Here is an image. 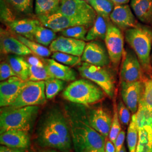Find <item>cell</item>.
I'll list each match as a JSON object with an SVG mask.
<instances>
[{"label":"cell","instance_id":"obj_23","mask_svg":"<svg viewBox=\"0 0 152 152\" xmlns=\"http://www.w3.org/2000/svg\"><path fill=\"white\" fill-rule=\"evenodd\" d=\"M131 7L140 22L152 23V0H130Z\"/></svg>","mask_w":152,"mask_h":152},{"label":"cell","instance_id":"obj_36","mask_svg":"<svg viewBox=\"0 0 152 152\" xmlns=\"http://www.w3.org/2000/svg\"><path fill=\"white\" fill-rule=\"evenodd\" d=\"M51 57L53 59L58 61L59 63L70 66L78 64L80 65L81 61V58L80 56L68 54L61 52H53Z\"/></svg>","mask_w":152,"mask_h":152},{"label":"cell","instance_id":"obj_52","mask_svg":"<svg viewBox=\"0 0 152 152\" xmlns=\"http://www.w3.org/2000/svg\"></svg>","mask_w":152,"mask_h":152},{"label":"cell","instance_id":"obj_5","mask_svg":"<svg viewBox=\"0 0 152 152\" xmlns=\"http://www.w3.org/2000/svg\"><path fill=\"white\" fill-rule=\"evenodd\" d=\"M60 11L65 16L78 22L80 26L91 27L97 13L85 0H61Z\"/></svg>","mask_w":152,"mask_h":152},{"label":"cell","instance_id":"obj_14","mask_svg":"<svg viewBox=\"0 0 152 152\" xmlns=\"http://www.w3.org/2000/svg\"><path fill=\"white\" fill-rule=\"evenodd\" d=\"M87 117L92 127L99 133L107 137L109 136L113 118L102 107L87 110Z\"/></svg>","mask_w":152,"mask_h":152},{"label":"cell","instance_id":"obj_42","mask_svg":"<svg viewBox=\"0 0 152 152\" xmlns=\"http://www.w3.org/2000/svg\"><path fill=\"white\" fill-rule=\"evenodd\" d=\"M12 76H16L7 61H3L0 65V80L5 81Z\"/></svg>","mask_w":152,"mask_h":152},{"label":"cell","instance_id":"obj_47","mask_svg":"<svg viewBox=\"0 0 152 152\" xmlns=\"http://www.w3.org/2000/svg\"><path fill=\"white\" fill-rule=\"evenodd\" d=\"M114 2L115 5H123L127 4L130 0H110Z\"/></svg>","mask_w":152,"mask_h":152},{"label":"cell","instance_id":"obj_38","mask_svg":"<svg viewBox=\"0 0 152 152\" xmlns=\"http://www.w3.org/2000/svg\"><path fill=\"white\" fill-rule=\"evenodd\" d=\"M0 6V17L2 23L8 26L16 20V16L6 0H1Z\"/></svg>","mask_w":152,"mask_h":152},{"label":"cell","instance_id":"obj_39","mask_svg":"<svg viewBox=\"0 0 152 152\" xmlns=\"http://www.w3.org/2000/svg\"><path fill=\"white\" fill-rule=\"evenodd\" d=\"M121 131V127L120 125V121L118 114L117 107L116 104L114 103L112 123L108 136L109 139L114 144V145L115 143L117 136H118Z\"/></svg>","mask_w":152,"mask_h":152},{"label":"cell","instance_id":"obj_31","mask_svg":"<svg viewBox=\"0 0 152 152\" xmlns=\"http://www.w3.org/2000/svg\"><path fill=\"white\" fill-rule=\"evenodd\" d=\"M98 15L103 16L107 20L114 9V2L110 0H90L88 1Z\"/></svg>","mask_w":152,"mask_h":152},{"label":"cell","instance_id":"obj_49","mask_svg":"<svg viewBox=\"0 0 152 152\" xmlns=\"http://www.w3.org/2000/svg\"><path fill=\"white\" fill-rule=\"evenodd\" d=\"M41 152H59L58 151H56L55 150H53V149H46V150H44Z\"/></svg>","mask_w":152,"mask_h":152},{"label":"cell","instance_id":"obj_4","mask_svg":"<svg viewBox=\"0 0 152 152\" xmlns=\"http://www.w3.org/2000/svg\"><path fill=\"white\" fill-rule=\"evenodd\" d=\"M125 39L135 53L141 65L145 68L150 66L152 49V30L146 26L137 25L126 30Z\"/></svg>","mask_w":152,"mask_h":152},{"label":"cell","instance_id":"obj_25","mask_svg":"<svg viewBox=\"0 0 152 152\" xmlns=\"http://www.w3.org/2000/svg\"><path fill=\"white\" fill-rule=\"evenodd\" d=\"M7 60L17 77L24 81L29 80V64L23 56L9 55Z\"/></svg>","mask_w":152,"mask_h":152},{"label":"cell","instance_id":"obj_50","mask_svg":"<svg viewBox=\"0 0 152 152\" xmlns=\"http://www.w3.org/2000/svg\"><path fill=\"white\" fill-rule=\"evenodd\" d=\"M120 152H126V147L125 146H123V147L122 148L121 150L120 151Z\"/></svg>","mask_w":152,"mask_h":152},{"label":"cell","instance_id":"obj_29","mask_svg":"<svg viewBox=\"0 0 152 152\" xmlns=\"http://www.w3.org/2000/svg\"><path fill=\"white\" fill-rule=\"evenodd\" d=\"M139 141V129L136 123V113L132 114L127 133V143L129 152H136Z\"/></svg>","mask_w":152,"mask_h":152},{"label":"cell","instance_id":"obj_28","mask_svg":"<svg viewBox=\"0 0 152 152\" xmlns=\"http://www.w3.org/2000/svg\"><path fill=\"white\" fill-rule=\"evenodd\" d=\"M56 38V32L42 25L37 27L34 34V40L46 47L50 46Z\"/></svg>","mask_w":152,"mask_h":152},{"label":"cell","instance_id":"obj_18","mask_svg":"<svg viewBox=\"0 0 152 152\" xmlns=\"http://www.w3.org/2000/svg\"><path fill=\"white\" fill-rule=\"evenodd\" d=\"M0 43L1 51L4 54L27 56L32 54L26 45L2 29L1 30Z\"/></svg>","mask_w":152,"mask_h":152},{"label":"cell","instance_id":"obj_27","mask_svg":"<svg viewBox=\"0 0 152 152\" xmlns=\"http://www.w3.org/2000/svg\"><path fill=\"white\" fill-rule=\"evenodd\" d=\"M136 116L139 130L147 127L152 129V110L147 107L141 99L136 112Z\"/></svg>","mask_w":152,"mask_h":152},{"label":"cell","instance_id":"obj_20","mask_svg":"<svg viewBox=\"0 0 152 152\" xmlns=\"http://www.w3.org/2000/svg\"><path fill=\"white\" fill-rule=\"evenodd\" d=\"M0 142L7 147L27 149L30 145V137L27 131L10 130L1 134Z\"/></svg>","mask_w":152,"mask_h":152},{"label":"cell","instance_id":"obj_46","mask_svg":"<svg viewBox=\"0 0 152 152\" xmlns=\"http://www.w3.org/2000/svg\"><path fill=\"white\" fill-rule=\"evenodd\" d=\"M105 152H115L114 144L109 139L105 140Z\"/></svg>","mask_w":152,"mask_h":152},{"label":"cell","instance_id":"obj_11","mask_svg":"<svg viewBox=\"0 0 152 152\" xmlns=\"http://www.w3.org/2000/svg\"><path fill=\"white\" fill-rule=\"evenodd\" d=\"M81 58L83 62L100 66L108 65L110 62L106 46L96 40L86 44Z\"/></svg>","mask_w":152,"mask_h":152},{"label":"cell","instance_id":"obj_9","mask_svg":"<svg viewBox=\"0 0 152 152\" xmlns=\"http://www.w3.org/2000/svg\"><path fill=\"white\" fill-rule=\"evenodd\" d=\"M104 41L110 62L115 66L118 65L124 51V38L121 29L109 22Z\"/></svg>","mask_w":152,"mask_h":152},{"label":"cell","instance_id":"obj_30","mask_svg":"<svg viewBox=\"0 0 152 152\" xmlns=\"http://www.w3.org/2000/svg\"><path fill=\"white\" fill-rule=\"evenodd\" d=\"M136 152H152V128L139 130V141Z\"/></svg>","mask_w":152,"mask_h":152},{"label":"cell","instance_id":"obj_41","mask_svg":"<svg viewBox=\"0 0 152 152\" xmlns=\"http://www.w3.org/2000/svg\"><path fill=\"white\" fill-rule=\"evenodd\" d=\"M141 100L147 107L152 110V80L144 82V90Z\"/></svg>","mask_w":152,"mask_h":152},{"label":"cell","instance_id":"obj_33","mask_svg":"<svg viewBox=\"0 0 152 152\" xmlns=\"http://www.w3.org/2000/svg\"><path fill=\"white\" fill-rule=\"evenodd\" d=\"M45 94L47 99H52L65 87V81L56 78H51L45 81Z\"/></svg>","mask_w":152,"mask_h":152},{"label":"cell","instance_id":"obj_16","mask_svg":"<svg viewBox=\"0 0 152 152\" xmlns=\"http://www.w3.org/2000/svg\"><path fill=\"white\" fill-rule=\"evenodd\" d=\"M110 19L120 29L127 30L137 25L135 16L130 6L127 4L115 5Z\"/></svg>","mask_w":152,"mask_h":152},{"label":"cell","instance_id":"obj_8","mask_svg":"<svg viewBox=\"0 0 152 152\" xmlns=\"http://www.w3.org/2000/svg\"><path fill=\"white\" fill-rule=\"evenodd\" d=\"M45 82L28 80L18 98L11 104L12 108L42 105L46 103Z\"/></svg>","mask_w":152,"mask_h":152},{"label":"cell","instance_id":"obj_43","mask_svg":"<svg viewBox=\"0 0 152 152\" xmlns=\"http://www.w3.org/2000/svg\"><path fill=\"white\" fill-rule=\"evenodd\" d=\"M125 136H126V134H125V131H121L120 132L118 136H117V138L115 141V143L114 144L115 152H120L122 148L124 146V141L125 140Z\"/></svg>","mask_w":152,"mask_h":152},{"label":"cell","instance_id":"obj_15","mask_svg":"<svg viewBox=\"0 0 152 152\" xmlns=\"http://www.w3.org/2000/svg\"><path fill=\"white\" fill-rule=\"evenodd\" d=\"M85 41L61 36L49 46L51 52H61L81 57L86 46Z\"/></svg>","mask_w":152,"mask_h":152},{"label":"cell","instance_id":"obj_22","mask_svg":"<svg viewBox=\"0 0 152 152\" xmlns=\"http://www.w3.org/2000/svg\"><path fill=\"white\" fill-rule=\"evenodd\" d=\"M44 63L53 77L65 82L76 80L77 73L69 66L60 63L53 59H45Z\"/></svg>","mask_w":152,"mask_h":152},{"label":"cell","instance_id":"obj_35","mask_svg":"<svg viewBox=\"0 0 152 152\" xmlns=\"http://www.w3.org/2000/svg\"><path fill=\"white\" fill-rule=\"evenodd\" d=\"M54 78L50 73L47 66L38 67L29 65V80L32 81H41Z\"/></svg>","mask_w":152,"mask_h":152},{"label":"cell","instance_id":"obj_13","mask_svg":"<svg viewBox=\"0 0 152 152\" xmlns=\"http://www.w3.org/2000/svg\"><path fill=\"white\" fill-rule=\"evenodd\" d=\"M120 76L121 81L132 82L141 81V63L135 53L131 49L126 51L121 68Z\"/></svg>","mask_w":152,"mask_h":152},{"label":"cell","instance_id":"obj_37","mask_svg":"<svg viewBox=\"0 0 152 152\" xmlns=\"http://www.w3.org/2000/svg\"><path fill=\"white\" fill-rule=\"evenodd\" d=\"M88 31V28L85 26H77L68 28L62 31L60 33L63 36L85 41Z\"/></svg>","mask_w":152,"mask_h":152},{"label":"cell","instance_id":"obj_3","mask_svg":"<svg viewBox=\"0 0 152 152\" xmlns=\"http://www.w3.org/2000/svg\"><path fill=\"white\" fill-rule=\"evenodd\" d=\"M103 90L88 80L73 82L62 94L65 100L73 103L88 107L102 101L104 98Z\"/></svg>","mask_w":152,"mask_h":152},{"label":"cell","instance_id":"obj_12","mask_svg":"<svg viewBox=\"0 0 152 152\" xmlns=\"http://www.w3.org/2000/svg\"><path fill=\"white\" fill-rule=\"evenodd\" d=\"M27 82L17 76H12L1 82L0 83L1 107L10 106L18 98Z\"/></svg>","mask_w":152,"mask_h":152},{"label":"cell","instance_id":"obj_21","mask_svg":"<svg viewBox=\"0 0 152 152\" xmlns=\"http://www.w3.org/2000/svg\"><path fill=\"white\" fill-rule=\"evenodd\" d=\"M42 25L38 19L24 18L16 19L7 26L13 32L34 41V34L37 27Z\"/></svg>","mask_w":152,"mask_h":152},{"label":"cell","instance_id":"obj_26","mask_svg":"<svg viewBox=\"0 0 152 152\" xmlns=\"http://www.w3.org/2000/svg\"><path fill=\"white\" fill-rule=\"evenodd\" d=\"M61 0H35L34 12L37 16L46 15L60 11Z\"/></svg>","mask_w":152,"mask_h":152},{"label":"cell","instance_id":"obj_34","mask_svg":"<svg viewBox=\"0 0 152 152\" xmlns=\"http://www.w3.org/2000/svg\"><path fill=\"white\" fill-rule=\"evenodd\" d=\"M6 1L19 14L31 15L33 12L34 0H6Z\"/></svg>","mask_w":152,"mask_h":152},{"label":"cell","instance_id":"obj_24","mask_svg":"<svg viewBox=\"0 0 152 152\" xmlns=\"http://www.w3.org/2000/svg\"><path fill=\"white\" fill-rule=\"evenodd\" d=\"M108 21L103 16L98 15L95 21L87 32L86 41H92L98 39L105 40L108 31Z\"/></svg>","mask_w":152,"mask_h":152},{"label":"cell","instance_id":"obj_32","mask_svg":"<svg viewBox=\"0 0 152 152\" xmlns=\"http://www.w3.org/2000/svg\"><path fill=\"white\" fill-rule=\"evenodd\" d=\"M17 38L22 43L26 45L28 48L32 52V53L42 58H46L50 56L51 51L46 46L38 44L37 42L30 40L20 35H18Z\"/></svg>","mask_w":152,"mask_h":152},{"label":"cell","instance_id":"obj_48","mask_svg":"<svg viewBox=\"0 0 152 152\" xmlns=\"http://www.w3.org/2000/svg\"><path fill=\"white\" fill-rule=\"evenodd\" d=\"M83 152H105V151L98 150V149H90V150H87Z\"/></svg>","mask_w":152,"mask_h":152},{"label":"cell","instance_id":"obj_19","mask_svg":"<svg viewBox=\"0 0 152 152\" xmlns=\"http://www.w3.org/2000/svg\"><path fill=\"white\" fill-rule=\"evenodd\" d=\"M37 139L42 147L58 149L62 152H68L60 136L44 125L39 124L37 130Z\"/></svg>","mask_w":152,"mask_h":152},{"label":"cell","instance_id":"obj_44","mask_svg":"<svg viewBox=\"0 0 152 152\" xmlns=\"http://www.w3.org/2000/svg\"><path fill=\"white\" fill-rule=\"evenodd\" d=\"M28 63L30 65L36 66L38 67H44L45 66V64L40 60L38 57L36 56H30L28 58Z\"/></svg>","mask_w":152,"mask_h":152},{"label":"cell","instance_id":"obj_6","mask_svg":"<svg viewBox=\"0 0 152 152\" xmlns=\"http://www.w3.org/2000/svg\"><path fill=\"white\" fill-rule=\"evenodd\" d=\"M39 123L60 136L68 152L71 151L72 140L70 127L65 113L58 108H52L44 114Z\"/></svg>","mask_w":152,"mask_h":152},{"label":"cell","instance_id":"obj_1","mask_svg":"<svg viewBox=\"0 0 152 152\" xmlns=\"http://www.w3.org/2000/svg\"><path fill=\"white\" fill-rule=\"evenodd\" d=\"M64 109L76 152H83L90 149L105 151L106 137L90 125L85 106L71 103L65 105Z\"/></svg>","mask_w":152,"mask_h":152},{"label":"cell","instance_id":"obj_45","mask_svg":"<svg viewBox=\"0 0 152 152\" xmlns=\"http://www.w3.org/2000/svg\"><path fill=\"white\" fill-rule=\"evenodd\" d=\"M26 149L16 148L2 145L0 147V152H26Z\"/></svg>","mask_w":152,"mask_h":152},{"label":"cell","instance_id":"obj_10","mask_svg":"<svg viewBox=\"0 0 152 152\" xmlns=\"http://www.w3.org/2000/svg\"><path fill=\"white\" fill-rule=\"evenodd\" d=\"M144 90V82L142 81L126 82L121 81L122 99L131 112L136 113Z\"/></svg>","mask_w":152,"mask_h":152},{"label":"cell","instance_id":"obj_51","mask_svg":"<svg viewBox=\"0 0 152 152\" xmlns=\"http://www.w3.org/2000/svg\"><path fill=\"white\" fill-rule=\"evenodd\" d=\"M85 1H86L88 2V1H90V0H85Z\"/></svg>","mask_w":152,"mask_h":152},{"label":"cell","instance_id":"obj_17","mask_svg":"<svg viewBox=\"0 0 152 152\" xmlns=\"http://www.w3.org/2000/svg\"><path fill=\"white\" fill-rule=\"evenodd\" d=\"M37 17L42 26L49 28L55 32H60L68 28L80 26L76 20L65 16L60 11Z\"/></svg>","mask_w":152,"mask_h":152},{"label":"cell","instance_id":"obj_2","mask_svg":"<svg viewBox=\"0 0 152 152\" xmlns=\"http://www.w3.org/2000/svg\"><path fill=\"white\" fill-rule=\"evenodd\" d=\"M39 109L38 105L16 108L2 107L0 114V134L10 130L29 132L37 118Z\"/></svg>","mask_w":152,"mask_h":152},{"label":"cell","instance_id":"obj_7","mask_svg":"<svg viewBox=\"0 0 152 152\" xmlns=\"http://www.w3.org/2000/svg\"><path fill=\"white\" fill-rule=\"evenodd\" d=\"M80 75L96 84L109 98L114 96V80L110 72L104 66L92 65L83 62L78 67Z\"/></svg>","mask_w":152,"mask_h":152},{"label":"cell","instance_id":"obj_40","mask_svg":"<svg viewBox=\"0 0 152 152\" xmlns=\"http://www.w3.org/2000/svg\"><path fill=\"white\" fill-rule=\"evenodd\" d=\"M117 107L121 123L124 126H127L130 124L131 119L130 109L127 107L122 100H119L117 105Z\"/></svg>","mask_w":152,"mask_h":152}]
</instances>
